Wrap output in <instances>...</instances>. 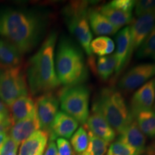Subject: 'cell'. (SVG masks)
Wrapping results in <instances>:
<instances>
[{
  "mask_svg": "<svg viewBox=\"0 0 155 155\" xmlns=\"http://www.w3.org/2000/svg\"><path fill=\"white\" fill-rule=\"evenodd\" d=\"M78 127V122L76 120L63 111H58L50 128V141H55L58 138H71Z\"/></svg>",
  "mask_w": 155,
  "mask_h": 155,
  "instance_id": "7c38bea8",
  "label": "cell"
},
{
  "mask_svg": "<svg viewBox=\"0 0 155 155\" xmlns=\"http://www.w3.org/2000/svg\"><path fill=\"white\" fill-rule=\"evenodd\" d=\"M88 2H71L63 9L64 20L71 33L76 38L81 48L91 56V42L93 35L88 22Z\"/></svg>",
  "mask_w": 155,
  "mask_h": 155,
  "instance_id": "5b68a950",
  "label": "cell"
},
{
  "mask_svg": "<svg viewBox=\"0 0 155 155\" xmlns=\"http://www.w3.org/2000/svg\"><path fill=\"white\" fill-rule=\"evenodd\" d=\"M137 125L144 135L150 138L155 137V111L147 110L141 111L136 116Z\"/></svg>",
  "mask_w": 155,
  "mask_h": 155,
  "instance_id": "7402d4cb",
  "label": "cell"
},
{
  "mask_svg": "<svg viewBox=\"0 0 155 155\" xmlns=\"http://www.w3.org/2000/svg\"><path fill=\"white\" fill-rule=\"evenodd\" d=\"M40 129V123L35 113L28 119L12 125L8 131L9 137L19 145Z\"/></svg>",
  "mask_w": 155,
  "mask_h": 155,
  "instance_id": "5bb4252c",
  "label": "cell"
},
{
  "mask_svg": "<svg viewBox=\"0 0 155 155\" xmlns=\"http://www.w3.org/2000/svg\"><path fill=\"white\" fill-rule=\"evenodd\" d=\"M134 7L135 14L139 17L155 10V0L136 1Z\"/></svg>",
  "mask_w": 155,
  "mask_h": 155,
  "instance_id": "f1b7e54d",
  "label": "cell"
},
{
  "mask_svg": "<svg viewBox=\"0 0 155 155\" xmlns=\"http://www.w3.org/2000/svg\"><path fill=\"white\" fill-rule=\"evenodd\" d=\"M155 76V63H142L134 66L124 74L118 86L125 91H133Z\"/></svg>",
  "mask_w": 155,
  "mask_h": 155,
  "instance_id": "ba28073f",
  "label": "cell"
},
{
  "mask_svg": "<svg viewBox=\"0 0 155 155\" xmlns=\"http://www.w3.org/2000/svg\"><path fill=\"white\" fill-rule=\"evenodd\" d=\"M9 155H17V153H12V154H10Z\"/></svg>",
  "mask_w": 155,
  "mask_h": 155,
  "instance_id": "74e56055",
  "label": "cell"
},
{
  "mask_svg": "<svg viewBox=\"0 0 155 155\" xmlns=\"http://www.w3.org/2000/svg\"><path fill=\"white\" fill-rule=\"evenodd\" d=\"M88 22L94 33L98 36L111 35L119 30L114 27L98 9L91 8L88 11Z\"/></svg>",
  "mask_w": 155,
  "mask_h": 155,
  "instance_id": "d6986e66",
  "label": "cell"
},
{
  "mask_svg": "<svg viewBox=\"0 0 155 155\" xmlns=\"http://www.w3.org/2000/svg\"><path fill=\"white\" fill-rule=\"evenodd\" d=\"M19 144H17L11 137L8 136L5 144L0 149V155H9L12 153H17Z\"/></svg>",
  "mask_w": 155,
  "mask_h": 155,
  "instance_id": "1f68e13d",
  "label": "cell"
},
{
  "mask_svg": "<svg viewBox=\"0 0 155 155\" xmlns=\"http://www.w3.org/2000/svg\"><path fill=\"white\" fill-rule=\"evenodd\" d=\"M28 85L21 66L0 68V99L7 106L15 100L28 96Z\"/></svg>",
  "mask_w": 155,
  "mask_h": 155,
  "instance_id": "52a82bcc",
  "label": "cell"
},
{
  "mask_svg": "<svg viewBox=\"0 0 155 155\" xmlns=\"http://www.w3.org/2000/svg\"><path fill=\"white\" fill-rule=\"evenodd\" d=\"M90 89L84 84L65 86L59 93L62 111L86 125L89 114Z\"/></svg>",
  "mask_w": 155,
  "mask_h": 155,
  "instance_id": "8992f818",
  "label": "cell"
},
{
  "mask_svg": "<svg viewBox=\"0 0 155 155\" xmlns=\"http://www.w3.org/2000/svg\"><path fill=\"white\" fill-rule=\"evenodd\" d=\"M22 54L13 45L0 38V68L20 66Z\"/></svg>",
  "mask_w": 155,
  "mask_h": 155,
  "instance_id": "ffe728a7",
  "label": "cell"
},
{
  "mask_svg": "<svg viewBox=\"0 0 155 155\" xmlns=\"http://www.w3.org/2000/svg\"><path fill=\"white\" fill-rule=\"evenodd\" d=\"M58 155H75L71 144L66 139L58 138L56 139Z\"/></svg>",
  "mask_w": 155,
  "mask_h": 155,
  "instance_id": "4dcf8cb0",
  "label": "cell"
},
{
  "mask_svg": "<svg viewBox=\"0 0 155 155\" xmlns=\"http://www.w3.org/2000/svg\"><path fill=\"white\" fill-rule=\"evenodd\" d=\"M12 124L26 119L36 113L35 102L30 96H22L15 100L9 106Z\"/></svg>",
  "mask_w": 155,
  "mask_h": 155,
  "instance_id": "2e32d148",
  "label": "cell"
},
{
  "mask_svg": "<svg viewBox=\"0 0 155 155\" xmlns=\"http://www.w3.org/2000/svg\"><path fill=\"white\" fill-rule=\"evenodd\" d=\"M55 68L60 83L65 86L83 84L88 79V68L82 50L66 36L62 37L58 42Z\"/></svg>",
  "mask_w": 155,
  "mask_h": 155,
  "instance_id": "3957f363",
  "label": "cell"
},
{
  "mask_svg": "<svg viewBox=\"0 0 155 155\" xmlns=\"http://www.w3.org/2000/svg\"><path fill=\"white\" fill-rule=\"evenodd\" d=\"M92 111L101 114L119 134L134 121L121 93L111 87L101 89L93 103Z\"/></svg>",
  "mask_w": 155,
  "mask_h": 155,
  "instance_id": "277c9868",
  "label": "cell"
},
{
  "mask_svg": "<svg viewBox=\"0 0 155 155\" xmlns=\"http://www.w3.org/2000/svg\"><path fill=\"white\" fill-rule=\"evenodd\" d=\"M9 119H11L10 118H6V117H3V116H0V124L4 123V122L8 121Z\"/></svg>",
  "mask_w": 155,
  "mask_h": 155,
  "instance_id": "8d00e7d4",
  "label": "cell"
},
{
  "mask_svg": "<svg viewBox=\"0 0 155 155\" xmlns=\"http://www.w3.org/2000/svg\"><path fill=\"white\" fill-rule=\"evenodd\" d=\"M89 143L87 149L80 154L75 155H105L109 147V143L98 138L88 131Z\"/></svg>",
  "mask_w": 155,
  "mask_h": 155,
  "instance_id": "d4e9b609",
  "label": "cell"
},
{
  "mask_svg": "<svg viewBox=\"0 0 155 155\" xmlns=\"http://www.w3.org/2000/svg\"><path fill=\"white\" fill-rule=\"evenodd\" d=\"M57 33L52 32L29 61L27 78L33 96L52 92L61 85L55 68V48Z\"/></svg>",
  "mask_w": 155,
  "mask_h": 155,
  "instance_id": "7a4b0ae2",
  "label": "cell"
},
{
  "mask_svg": "<svg viewBox=\"0 0 155 155\" xmlns=\"http://www.w3.org/2000/svg\"><path fill=\"white\" fill-rule=\"evenodd\" d=\"M47 22L46 17L34 9H1L0 36L23 55L38 45L45 32Z\"/></svg>",
  "mask_w": 155,
  "mask_h": 155,
  "instance_id": "6da1fadb",
  "label": "cell"
},
{
  "mask_svg": "<svg viewBox=\"0 0 155 155\" xmlns=\"http://www.w3.org/2000/svg\"><path fill=\"white\" fill-rule=\"evenodd\" d=\"M98 10L119 30L122 27L131 23L133 20L132 13L125 12L119 9H114L108 4L103 5L99 9H98Z\"/></svg>",
  "mask_w": 155,
  "mask_h": 155,
  "instance_id": "44dd1931",
  "label": "cell"
},
{
  "mask_svg": "<svg viewBox=\"0 0 155 155\" xmlns=\"http://www.w3.org/2000/svg\"><path fill=\"white\" fill-rule=\"evenodd\" d=\"M155 101V78L151 79L134 94L130 111L134 117L141 111L152 109Z\"/></svg>",
  "mask_w": 155,
  "mask_h": 155,
  "instance_id": "8fae6325",
  "label": "cell"
},
{
  "mask_svg": "<svg viewBox=\"0 0 155 155\" xmlns=\"http://www.w3.org/2000/svg\"><path fill=\"white\" fill-rule=\"evenodd\" d=\"M90 48L92 53L103 57L111 55L115 48V45L113 40L108 37L99 36L92 40Z\"/></svg>",
  "mask_w": 155,
  "mask_h": 155,
  "instance_id": "cb8c5ba5",
  "label": "cell"
},
{
  "mask_svg": "<svg viewBox=\"0 0 155 155\" xmlns=\"http://www.w3.org/2000/svg\"><path fill=\"white\" fill-rule=\"evenodd\" d=\"M59 108V100L52 92L40 95L35 102L36 114L40 129L49 134L50 128Z\"/></svg>",
  "mask_w": 155,
  "mask_h": 155,
  "instance_id": "9c48e42d",
  "label": "cell"
},
{
  "mask_svg": "<svg viewBox=\"0 0 155 155\" xmlns=\"http://www.w3.org/2000/svg\"><path fill=\"white\" fill-rule=\"evenodd\" d=\"M108 4L114 9H119V10L125 12L132 13L136 1H133V0H114Z\"/></svg>",
  "mask_w": 155,
  "mask_h": 155,
  "instance_id": "f546056e",
  "label": "cell"
},
{
  "mask_svg": "<svg viewBox=\"0 0 155 155\" xmlns=\"http://www.w3.org/2000/svg\"><path fill=\"white\" fill-rule=\"evenodd\" d=\"M154 108H155V101H154Z\"/></svg>",
  "mask_w": 155,
  "mask_h": 155,
  "instance_id": "f35d334b",
  "label": "cell"
},
{
  "mask_svg": "<svg viewBox=\"0 0 155 155\" xmlns=\"http://www.w3.org/2000/svg\"><path fill=\"white\" fill-rule=\"evenodd\" d=\"M85 127L98 138L110 143L116 138V131L103 116L96 112L89 115Z\"/></svg>",
  "mask_w": 155,
  "mask_h": 155,
  "instance_id": "9a60e30c",
  "label": "cell"
},
{
  "mask_svg": "<svg viewBox=\"0 0 155 155\" xmlns=\"http://www.w3.org/2000/svg\"></svg>",
  "mask_w": 155,
  "mask_h": 155,
  "instance_id": "ab89813d",
  "label": "cell"
},
{
  "mask_svg": "<svg viewBox=\"0 0 155 155\" xmlns=\"http://www.w3.org/2000/svg\"><path fill=\"white\" fill-rule=\"evenodd\" d=\"M0 116L10 118L9 107L1 99H0Z\"/></svg>",
  "mask_w": 155,
  "mask_h": 155,
  "instance_id": "836d02e7",
  "label": "cell"
},
{
  "mask_svg": "<svg viewBox=\"0 0 155 155\" xmlns=\"http://www.w3.org/2000/svg\"><path fill=\"white\" fill-rule=\"evenodd\" d=\"M8 137V131H3V132H0V149L5 144L6 139Z\"/></svg>",
  "mask_w": 155,
  "mask_h": 155,
  "instance_id": "d590c367",
  "label": "cell"
},
{
  "mask_svg": "<svg viewBox=\"0 0 155 155\" xmlns=\"http://www.w3.org/2000/svg\"><path fill=\"white\" fill-rule=\"evenodd\" d=\"M12 125V124L11 119L8 120V121L4 122V123L0 124V132H3V131H8L9 129Z\"/></svg>",
  "mask_w": 155,
  "mask_h": 155,
  "instance_id": "e575fe53",
  "label": "cell"
},
{
  "mask_svg": "<svg viewBox=\"0 0 155 155\" xmlns=\"http://www.w3.org/2000/svg\"><path fill=\"white\" fill-rule=\"evenodd\" d=\"M119 141L129 145L141 153L145 150L146 137L140 130L135 120L120 134Z\"/></svg>",
  "mask_w": 155,
  "mask_h": 155,
  "instance_id": "ac0fdd59",
  "label": "cell"
},
{
  "mask_svg": "<svg viewBox=\"0 0 155 155\" xmlns=\"http://www.w3.org/2000/svg\"><path fill=\"white\" fill-rule=\"evenodd\" d=\"M45 155H58V149L56 144L54 141H50L48 147L46 149Z\"/></svg>",
  "mask_w": 155,
  "mask_h": 155,
  "instance_id": "d6a6232c",
  "label": "cell"
},
{
  "mask_svg": "<svg viewBox=\"0 0 155 155\" xmlns=\"http://www.w3.org/2000/svg\"><path fill=\"white\" fill-rule=\"evenodd\" d=\"M49 134L47 131H35L22 143L18 155H42L48 144Z\"/></svg>",
  "mask_w": 155,
  "mask_h": 155,
  "instance_id": "e0dca14e",
  "label": "cell"
},
{
  "mask_svg": "<svg viewBox=\"0 0 155 155\" xmlns=\"http://www.w3.org/2000/svg\"><path fill=\"white\" fill-rule=\"evenodd\" d=\"M71 147L74 152L80 154L86 150L88 146L89 137L85 127H81L75 131L71 139Z\"/></svg>",
  "mask_w": 155,
  "mask_h": 155,
  "instance_id": "484cf974",
  "label": "cell"
},
{
  "mask_svg": "<svg viewBox=\"0 0 155 155\" xmlns=\"http://www.w3.org/2000/svg\"><path fill=\"white\" fill-rule=\"evenodd\" d=\"M142 153L121 141H116L108 147L106 155H141Z\"/></svg>",
  "mask_w": 155,
  "mask_h": 155,
  "instance_id": "83f0119b",
  "label": "cell"
},
{
  "mask_svg": "<svg viewBox=\"0 0 155 155\" xmlns=\"http://www.w3.org/2000/svg\"><path fill=\"white\" fill-rule=\"evenodd\" d=\"M137 57L138 58H152L155 60V25L144 42L137 50Z\"/></svg>",
  "mask_w": 155,
  "mask_h": 155,
  "instance_id": "4316f807",
  "label": "cell"
},
{
  "mask_svg": "<svg viewBox=\"0 0 155 155\" xmlns=\"http://www.w3.org/2000/svg\"><path fill=\"white\" fill-rule=\"evenodd\" d=\"M130 31V53L138 50L155 25V10L132 20Z\"/></svg>",
  "mask_w": 155,
  "mask_h": 155,
  "instance_id": "30bf717a",
  "label": "cell"
},
{
  "mask_svg": "<svg viewBox=\"0 0 155 155\" xmlns=\"http://www.w3.org/2000/svg\"><path fill=\"white\" fill-rule=\"evenodd\" d=\"M116 59L115 54L103 56L98 58L96 62V71L98 76L103 81H107L115 72Z\"/></svg>",
  "mask_w": 155,
  "mask_h": 155,
  "instance_id": "603a6c76",
  "label": "cell"
},
{
  "mask_svg": "<svg viewBox=\"0 0 155 155\" xmlns=\"http://www.w3.org/2000/svg\"><path fill=\"white\" fill-rule=\"evenodd\" d=\"M116 75H119L122 70L127 65L131 58L130 53V31L129 27H126L119 32L116 37Z\"/></svg>",
  "mask_w": 155,
  "mask_h": 155,
  "instance_id": "4fadbf2b",
  "label": "cell"
}]
</instances>
